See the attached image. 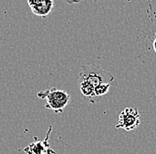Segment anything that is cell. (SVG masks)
<instances>
[{"mask_svg": "<svg viewBox=\"0 0 156 154\" xmlns=\"http://www.w3.org/2000/svg\"><path fill=\"white\" fill-rule=\"evenodd\" d=\"M28 5L33 14L46 18L53 12L54 0H28Z\"/></svg>", "mask_w": 156, "mask_h": 154, "instance_id": "obj_5", "label": "cell"}, {"mask_svg": "<svg viewBox=\"0 0 156 154\" xmlns=\"http://www.w3.org/2000/svg\"><path fill=\"white\" fill-rule=\"evenodd\" d=\"M140 124V114L136 108L127 107L122 110L118 118L116 128H122L126 131H132Z\"/></svg>", "mask_w": 156, "mask_h": 154, "instance_id": "obj_3", "label": "cell"}, {"mask_svg": "<svg viewBox=\"0 0 156 154\" xmlns=\"http://www.w3.org/2000/svg\"><path fill=\"white\" fill-rule=\"evenodd\" d=\"M109 89H110V83H102L95 89V90H94L95 96H96L98 101L102 96H105L106 94L108 93Z\"/></svg>", "mask_w": 156, "mask_h": 154, "instance_id": "obj_6", "label": "cell"}, {"mask_svg": "<svg viewBox=\"0 0 156 154\" xmlns=\"http://www.w3.org/2000/svg\"><path fill=\"white\" fill-rule=\"evenodd\" d=\"M115 80L114 75L95 64L83 66L78 76V83L82 96L88 102H98L95 96V89L102 83H110Z\"/></svg>", "mask_w": 156, "mask_h": 154, "instance_id": "obj_1", "label": "cell"}, {"mask_svg": "<svg viewBox=\"0 0 156 154\" xmlns=\"http://www.w3.org/2000/svg\"><path fill=\"white\" fill-rule=\"evenodd\" d=\"M68 5H73V4H78L80 3L81 0H65Z\"/></svg>", "mask_w": 156, "mask_h": 154, "instance_id": "obj_7", "label": "cell"}, {"mask_svg": "<svg viewBox=\"0 0 156 154\" xmlns=\"http://www.w3.org/2000/svg\"><path fill=\"white\" fill-rule=\"evenodd\" d=\"M153 48H154V51H155L156 53V37L154 40V42H153Z\"/></svg>", "mask_w": 156, "mask_h": 154, "instance_id": "obj_8", "label": "cell"}, {"mask_svg": "<svg viewBox=\"0 0 156 154\" xmlns=\"http://www.w3.org/2000/svg\"><path fill=\"white\" fill-rule=\"evenodd\" d=\"M37 96L40 99H45V108L53 111L55 114H62L71 99L70 95L67 91L54 87L40 90Z\"/></svg>", "mask_w": 156, "mask_h": 154, "instance_id": "obj_2", "label": "cell"}, {"mask_svg": "<svg viewBox=\"0 0 156 154\" xmlns=\"http://www.w3.org/2000/svg\"><path fill=\"white\" fill-rule=\"evenodd\" d=\"M51 131L52 126H50L44 140H40L38 137H34V141L23 148L21 152L25 154H56L49 144V138Z\"/></svg>", "mask_w": 156, "mask_h": 154, "instance_id": "obj_4", "label": "cell"}]
</instances>
